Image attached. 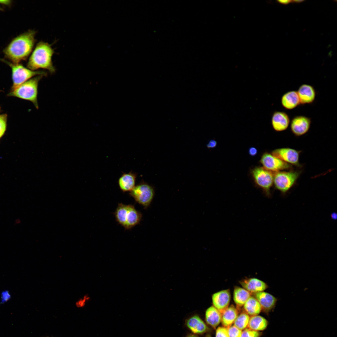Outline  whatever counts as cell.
Masks as SVG:
<instances>
[{
    "mask_svg": "<svg viewBox=\"0 0 337 337\" xmlns=\"http://www.w3.org/2000/svg\"><path fill=\"white\" fill-rule=\"evenodd\" d=\"M142 218L141 213L135 208L134 205H128L126 217V224L124 228L125 230L132 228L139 223Z\"/></svg>",
    "mask_w": 337,
    "mask_h": 337,
    "instance_id": "18",
    "label": "cell"
},
{
    "mask_svg": "<svg viewBox=\"0 0 337 337\" xmlns=\"http://www.w3.org/2000/svg\"><path fill=\"white\" fill-rule=\"evenodd\" d=\"M221 313L213 306L208 307L206 310L205 319L207 325L215 329L221 321Z\"/></svg>",
    "mask_w": 337,
    "mask_h": 337,
    "instance_id": "19",
    "label": "cell"
},
{
    "mask_svg": "<svg viewBox=\"0 0 337 337\" xmlns=\"http://www.w3.org/2000/svg\"><path fill=\"white\" fill-rule=\"evenodd\" d=\"M205 337H212L211 335H207Z\"/></svg>",
    "mask_w": 337,
    "mask_h": 337,
    "instance_id": "39",
    "label": "cell"
},
{
    "mask_svg": "<svg viewBox=\"0 0 337 337\" xmlns=\"http://www.w3.org/2000/svg\"><path fill=\"white\" fill-rule=\"evenodd\" d=\"M268 325V321L265 318L257 315L250 317L247 328L260 331L265 330Z\"/></svg>",
    "mask_w": 337,
    "mask_h": 337,
    "instance_id": "24",
    "label": "cell"
},
{
    "mask_svg": "<svg viewBox=\"0 0 337 337\" xmlns=\"http://www.w3.org/2000/svg\"><path fill=\"white\" fill-rule=\"evenodd\" d=\"M7 121V115L5 114L0 115V139L6 131Z\"/></svg>",
    "mask_w": 337,
    "mask_h": 337,
    "instance_id": "27",
    "label": "cell"
},
{
    "mask_svg": "<svg viewBox=\"0 0 337 337\" xmlns=\"http://www.w3.org/2000/svg\"><path fill=\"white\" fill-rule=\"evenodd\" d=\"M292 2H293V3H300V2H302L304 1V0H292Z\"/></svg>",
    "mask_w": 337,
    "mask_h": 337,
    "instance_id": "38",
    "label": "cell"
},
{
    "mask_svg": "<svg viewBox=\"0 0 337 337\" xmlns=\"http://www.w3.org/2000/svg\"><path fill=\"white\" fill-rule=\"evenodd\" d=\"M250 316L243 311L238 314L234 323V325L241 330L247 328L250 319Z\"/></svg>",
    "mask_w": 337,
    "mask_h": 337,
    "instance_id": "26",
    "label": "cell"
},
{
    "mask_svg": "<svg viewBox=\"0 0 337 337\" xmlns=\"http://www.w3.org/2000/svg\"><path fill=\"white\" fill-rule=\"evenodd\" d=\"M249 153L251 155L254 156L256 155L257 153V150L254 147H251L249 150Z\"/></svg>",
    "mask_w": 337,
    "mask_h": 337,
    "instance_id": "34",
    "label": "cell"
},
{
    "mask_svg": "<svg viewBox=\"0 0 337 337\" xmlns=\"http://www.w3.org/2000/svg\"><path fill=\"white\" fill-rule=\"evenodd\" d=\"M137 174L132 171L123 173L118 181L119 187L123 192H130L135 186Z\"/></svg>",
    "mask_w": 337,
    "mask_h": 337,
    "instance_id": "17",
    "label": "cell"
},
{
    "mask_svg": "<svg viewBox=\"0 0 337 337\" xmlns=\"http://www.w3.org/2000/svg\"><path fill=\"white\" fill-rule=\"evenodd\" d=\"M259 302L261 310L268 314L275 308L277 298L270 294L263 291L259 292L252 294Z\"/></svg>",
    "mask_w": 337,
    "mask_h": 337,
    "instance_id": "12",
    "label": "cell"
},
{
    "mask_svg": "<svg viewBox=\"0 0 337 337\" xmlns=\"http://www.w3.org/2000/svg\"><path fill=\"white\" fill-rule=\"evenodd\" d=\"M260 162L264 168L272 172L289 169L292 167L291 164L285 162L272 154L267 153L263 154Z\"/></svg>",
    "mask_w": 337,
    "mask_h": 337,
    "instance_id": "8",
    "label": "cell"
},
{
    "mask_svg": "<svg viewBox=\"0 0 337 337\" xmlns=\"http://www.w3.org/2000/svg\"><path fill=\"white\" fill-rule=\"evenodd\" d=\"M252 294L243 288L235 286L234 289L233 299L237 308L238 310L252 296Z\"/></svg>",
    "mask_w": 337,
    "mask_h": 337,
    "instance_id": "22",
    "label": "cell"
},
{
    "mask_svg": "<svg viewBox=\"0 0 337 337\" xmlns=\"http://www.w3.org/2000/svg\"><path fill=\"white\" fill-rule=\"evenodd\" d=\"M252 173L256 184L262 189L267 196L270 197L271 188L273 184L274 175L272 172L263 168L257 167Z\"/></svg>",
    "mask_w": 337,
    "mask_h": 337,
    "instance_id": "7",
    "label": "cell"
},
{
    "mask_svg": "<svg viewBox=\"0 0 337 337\" xmlns=\"http://www.w3.org/2000/svg\"><path fill=\"white\" fill-rule=\"evenodd\" d=\"M90 297L88 294H85L80 298L76 302V305L78 307H83L90 300Z\"/></svg>",
    "mask_w": 337,
    "mask_h": 337,
    "instance_id": "30",
    "label": "cell"
},
{
    "mask_svg": "<svg viewBox=\"0 0 337 337\" xmlns=\"http://www.w3.org/2000/svg\"><path fill=\"white\" fill-rule=\"evenodd\" d=\"M243 309L244 311L251 316L258 315L261 310L259 302L254 297L252 296L244 304Z\"/></svg>",
    "mask_w": 337,
    "mask_h": 337,
    "instance_id": "23",
    "label": "cell"
},
{
    "mask_svg": "<svg viewBox=\"0 0 337 337\" xmlns=\"http://www.w3.org/2000/svg\"><path fill=\"white\" fill-rule=\"evenodd\" d=\"M128 208V205L119 203L115 212V215L116 221L124 227L125 225L126 217Z\"/></svg>",
    "mask_w": 337,
    "mask_h": 337,
    "instance_id": "25",
    "label": "cell"
},
{
    "mask_svg": "<svg viewBox=\"0 0 337 337\" xmlns=\"http://www.w3.org/2000/svg\"><path fill=\"white\" fill-rule=\"evenodd\" d=\"M301 104L312 103L316 96V92L314 88L311 85L304 84L301 85L297 91Z\"/></svg>",
    "mask_w": 337,
    "mask_h": 337,
    "instance_id": "16",
    "label": "cell"
},
{
    "mask_svg": "<svg viewBox=\"0 0 337 337\" xmlns=\"http://www.w3.org/2000/svg\"><path fill=\"white\" fill-rule=\"evenodd\" d=\"M278 2L281 3L283 4L287 5L290 3L292 2V0H278L277 1Z\"/></svg>",
    "mask_w": 337,
    "mask_h": 337,
    "instance_id": "35",
    "label": "cell"
},
{
    "mask_svg": "<svg viewBox=\"0 0 337 337\" xmlns=\"http://www.w3.org/2000/svg\"><path fill=\"white\" fill-rule=\"evenodd\" d=\"M271 124L274 129L276 131L285 130L290 123L288 115L285 112L277 111L274 112L271 118Z\"/></svg>",
    "mask_w": 337,
    "mask_h": 337,
    "instance_id": "15",
    "label": "cell"
},
{
    "mask_svg": "<svg viewBox=\"0 0 337 337\" xmlns=\"http://www.w3.org/2000/svg\"><path fill=\"white\" fill-rule=\"evenodd\" d=\"M300 151L295 149L283 148L273 150L271 154L282 160L290 164L300 166L299 162Z\"/></svg>",
    "mask_w": 337,
    "mask_h": 337,
    "instance_id": "9",
    "label": "cell"
},
{
    "mask_svg": "<svg viewBox=\"0 0 337 337\" xmlns=\"http://www.w3.org/2000/svg\"><path fill=\"white\" fill-rule=\"evenodd\" d=\"M227 328L229 337H241L242 330L234 325Z\"/></svg>",
    "mask_w": 337,
    "mask_h": 337,
    "instance_id": "29",
    "label": "cell"
},
{
    "mask_svg": "<svg viewBox=\"0 0 337 337\" xmlns=\"http://www.w3.org/2000/svg\"><path fill=\"white\" fill-rule=\"evenodd\" d=\"M217 142L214 140H211L209 141L207 144V147L209 148H213L215 147L217 145Z\"/></svg>",
    "mask_w": 337,
    "mask_h": 337,
    "instance_id": "33",
    "label": "cell"
},
{
    "mask_svg": "<svg viewBox=\"0 0 337 337\" xmlns=\"http://www.w3.org/2000/svg\"><path fill=\"white\" fill-rule=\"evenodd\" d=\"M282 106L287 110H292L300 104L297 91L292 90L284 94L281 98Z\"/></svg>",
    "mask_w": 337,
    "mask_h": 337,
    "instance_id": "20",
    "label": "cell"
},
{
    "mask_svg": "<svg viewBox=\"0 0 337 337\" xmlns=\"http://www.w3.org/2000/svg\"></svg>",
    "mask_w": 337,
    "mask_h": 337,
    "instance_id": "40",
    "label": "cell"
},
{
    "mask_svg": "<svg viewBox=\"0 0 337 337\" xmlns=\"http://www.w3.org/2000/svg\"><path fill=\"white\" fill-rule=\"evenodd\" d=\"M9 0H0V3L5 4H8L10 3Z\"/></svg>",
    "mask_w": 337,
    "mask_h": 337,
    "instance_id": "36",
    "label": "cell"
},
{
    "mask_svg": "<svg viewBox=\"0 0 337 337\" xmlns=\"http://www.w3.org/2000/svg\"><path fill=\"white\" fill-rule=\"evenodd\" d=\"M6 62L12 69L13 84L11 90L14 89L35 76L41 75L45 76L46 75L44 71H32L18 64H12L7 61Z\"/></svg>",
    "mask_w": 337,
    "mask_h": 337,
    "instance_id": "4",
    "label": "cell"
},
{
    "mask_svg": "<svg viewBox=\"0 0 337 337\" xmlns=\"http://www.w3.org/2000/svg\"><path fill=\"white\" fill-rule=\"evenodd\" d=\"M185 324L192 334L196 335H203L210 331L206 323L197 315L188 318L185 321Z\"/></svg>",
    "mask_w": 337,
    "mask_h": 337,
    "instance_id": "10",
    "label": "cell"
},
{
    "mask_svg": "<svg viewBox=\"0 0 337 337\" xmlns=\"http://www.w3.org/2000/svg\"><path fill=\"white\" fill-rule=\"evenodd\" d=\"M54 51L47 43L41 42L36 46L27 64L28 69L35 71L40 69H46L51 73L55 72L52 57Z\"/></svg>",
    "mask_w": 337,
    "mask_h": 337,
    "instance_id": "2",
    "label": "cell"
},
{
    "mask_svg": "<svg viewBox=\"0 0 337 337\" xmlns=\"http://www.w3.org/2000/svg\"><path fill=\"white\" fill-rule=\"evenodd\" d=\"M154 188L147 183L142 181L129 192V195L135 201L144 208L150 204L154 196Z\"/></svg>",
    "mask_w": 337,
    "mask_h": 337,
    "instance_id": "5",
    "label": "cell"
},
{
    "mask_svg": "<svg viewBox=\"0 0 337 337\" xmlns=\"http://www.w3.org/2000/svg\"><path fill=\"white\" fill-rule=\"evenodd\" d=\"M262 335L260 331L247 328L242 331L241 337H260Z\"/></svg>",
    "mask_w": 337,
    "mask_h": 337,
    "instance_id": "28",
    "label": "cell"
},
{
    "mask_svg": "<svg viewBox=\"0 0 337 337\" xmlns=\"http://www.w3.org/2000/svg\"><path fill=\"white\" fill-rule=\"evenodd\" d=\"M311 123V119L303 115L295 116L291 121V132L296 136L303 135L309 131Z\"/></svg>",
    "mask_w": 337,
    "mask_h": 337,
    "instance_id": "11",
    "label": "cell"
},
{
    "mask_svg": "<svg viewBox=\"0 0 337 337\" xmlns=\"http://www.w3.org/2000/svg\"><path fill=\"white\" fill-rule=\"evenodd\" d=\"M185 337H198V336L197 335L191 333L188 334Z\"/></svg>",
    "mask_w": 337,
    "mask_h": 337,
    "instance_id": "37",
    "label": "cell"
},
{
    "mask_svg": "<svg viewBox=\"0 0 337 337\" xmlns=\"http://www.w3.org/2000/svg\"><path fill=\"white\" fill-rule=\"evenodd\" d=\"M238 309L233 305L229 306L222 313L221 322L223 326L228 328L234 323L239 314Z\"/></svg>",
    "mask_w": 337,
    "mask_h": 337,
    "instance_id": "21",
    "label": "cell"
},
{
    "mask_svg": "<svg viewBox=\"0 0 337 337\" xmlns=\"http://www.w3.org/2000/svg\"><path fill=\"white\" fill-rule=\"evenodd\" d=\"M231 293L229 289L217 292L212 296L213 306L222 313L229 306L231 300Z\"/></svg>",
    "mask_w": 337,
    "mask_h": 337,
    "instance_id": "13",
    "label": "cell"
},
{
    "mask_svg": "<svg viewBox=\"0 0 337 337\" xmlns=\"http://www.w3.org/2000/svg\"><path fill=\"white\" fill-rule=\"evenodd\" d=\"M0 304H3L7 302L11 298V295L9 291L5 290L3 291L1 294Z\"/></svg>",
    "mask_w": 337,
    "mask_h": 337,
    "instance_id": "32",
    "label": "cell"
},
{
    "mask_svg": "<svg viewBox=\"0 0 337 337\" xmlns=\"http://www.w3.org/2000/svg\"><path fill=\"white\" fill-rule=\"evenodd\" d=\"M43 76L38 75L31 78L14 89L11 90L8 95L30 101L38 109V84Z\"/></svg>",
    "mask_w": 337,
    "mask_h": 337,
    "instance_id": "3",
    "label": "cell"
},
{
    "mask_svg": "<svg viewBox=\"0 0 337 337\" xmlns=\"http://www.w3.org/2000/svg\"><path fill=\"white\" fill-rule=\"evenodd\" d=\"M239 283L243 288L252 295L263 291L268 287L267 285L265 282L255 278L244 279L241 280Z\"/></svg>",
    "mask_w": 337,
    "mask_h": 337,
    "instance_id": "14",
    "label": "cell"
},
{
    "mask_svg": "<svg viewBox=\"0 0 337 337\" xmlns=\"http://www.w3.org/2000/svg\"><path fill=\"white\" fill-rule=\"evenodd\" d=\"M215 337H229L227 328L223 326L218 327L216 331Z\"/></svg>",
    "mask_w": 337,
    "mask_h": 337,
    "instance_id": "31",
    "label": "cell"
},
{
    "mask_svg": "<svg viewBox=\"0 0 337 337\" xmlns=\"http://www.w3.org/2000/svg\"><path fill=\"white\" fill-rule=\"evenodd\" d=\"M300 173L297 171L275 172L273 176L275 188L282 193H285L294 185Z\"/></svg>",
    "mask_w": 337,
    "mask_h": 337,
    "instance_id": "6",
    "label": "cell"
},
{
    "mask_svg": "<svg viewBox=\"0 0 337 337\" xmlns=\"http://www.w3.org/2000/svg\"><path fill=\"white\" fill-rule=\"evenodd\" d=\"M35 32L29 31L14 39L4 50L5 55L14 64L25 59L32 51Z\"/></svg>",
    "mask_w": 337,
    "mask_h": 337,
    "instance_id": "1",
    "label": "cell"
}]
</instances>
